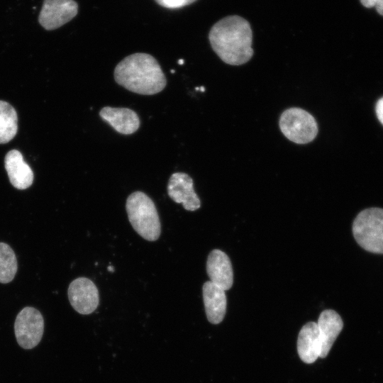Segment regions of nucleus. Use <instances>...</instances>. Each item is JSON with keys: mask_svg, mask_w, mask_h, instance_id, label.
I'll list each match as a JSON object with an SVG mask.
<instances>
[{"mask_svg": "<svg viewBox=\"0 0 383 383\" xmlns=\"http://www.w3.org/2000/svg\"><path fill=\"white\" fill-rule=\"evenodd\" d=\"M210 44L220 59L231 65L248 62L253 55L250 23L239 16H226L211 28Z\"/></svg>", "mask_w": 383, "mask_h": 383, "instance_id": "1", "label": "nucleus"}, {"mask_svg": "<svg viewBox=\"0 0 383 383\" xmlns=\"http://www.w3.org/2000/svg\"><path fill=\"white\" fill-rule=\"evenodd\" d=\"M353 233L365 250L383 254V209L372 207L361 211L353 223Z\"/></svg>", "mask_w": 383, "mask_h": 383, "instance_id": "4", "label": "nucleus"}, {"mask_svg": "<svg viewBox=\"0 0 383 383\" xmlns=\"http://www.w3.org/2000/svg\"><path fill=\"white\" fill-rule=\"evenodd\" d=\"M375 6L377 12L383 16V0H377Z\"/></svg>", "mask_w": 383, "mask_h": 383, "instance_id": "21", "label": "nucleus"}, {"mask_svg": "<svg viewBox=\"0 0 383 383\" xmlns=\"http://www.w3.org/2000/svg\"><path fill=\"white\" fill-rule=\"evenodd\" d=\"M167 194L177 204H182L184 209L194 211L200 208L201 201L194 192L192 178L184 172L173 173L167 184Z\"/></svg>", "mask_w": 383, "mask_h": 383, "instance_id": "9", "label": "nucleus"}, {"mask_svg": "<svg viewBox=\"0 0 383 383\" xmlns=\"http://www.w3.org/2000/svg\"><path fill=\"white\" fill-rule=\"evenodd\" d=\"M77 12L74 0H44L38 21L45 30H55L70 21Z\"/></svg>", "mask_w": 383, "mask_h": 383, "instance_id": "8", "label": "nucleus"}, {"mask_svg": "<svg viewBox=\"0 0 383 383\" xmlns=\"http://www.w3.org/2000/svg\"><path fill=\"white\" fill-rule=\"evenodd\" d=\"M14 331L16 340L24 349H31L40 341L44 331L43 318L36 309L25 307L17 315Z\"/></svg>", "mask_w": 383, "mask_h": 383, "instance_id": "6", "label": "nucleus"}, {"mask_svg": "<svg viewBox=\"0 0 383 383\" xmlns=\"http://www.w3.org/2000/svg\"><path fill=\"white\" fill-rule=\"evenodd\" d=\"M126 209L129 222L135 231L148 241L157 240L161 224L153 201L144 192L136 191L126 200Z\"/></svg>", "mask_w": 383, "mask_h": 383, "instance_id": "3", "label": "nucleus"}, {"mask_svg": "<svg viewBox=\"0 0 383 383\" xmlns=\"http://www.w3.org/2000/svg\"><path fill=\"white\" fill-rule=\"evenodd\" d=\"M203 300L208 321L213 324L221 323L226 311L225 290L211 281L206 282L202 287Z\"/></svg>", "mask_w": 383, "mask_h": 383, "instance_id": "14", "label": "nucleus"}, {"mask_svg": "<svg viewBox=\"0 0 383 383\" xmlns=\"http://www.w3.org/2000/svg\"><path fill=\"white\" fill-rule=\"evenodd\" d=\"M377 0H360L362 4L367 8L375 6Z\"/></svg>", "mask_w": 383, "mask_h": 383, "instance_id": "20", "label": "nucleus"}, {"mask_svg": "<svg viewBox=\"0 0 383 383\" xmlns=\"http://www.w3.org/2000/svg\"><path fill=\"white\" fill-rule=\"evenodd\" d=\"M17 268V259L13 250L6 243H0V282H11Z\"/></svg>", "mask_w": 383, "mask_h": 383, "instance_id": "17", "label": "nucleus"}, {"mask_svg": "<svg viewBox=\"0 0 383 383\" xmlns=\"http://www.w3.org/2000/svg\"><path fill=\"white\" fill-rule=\"evenodd\" d=\"M279 125L283 135L297 144H306L316 137L318 128L315 118L297 107L286 109L280 116Z\"/></svg>", "mask_w": 383, "mask_h": 383, "instance_id": "5", "label": "nucleus"}, {"mask_svg": "<svg viewBox=\"0 0 383 383\" xmlns=\"http://www.w3.org/2000/svg\"><path fill=\"white\" fill-rule=\"evenodd\" d=\"M320 339L317 323L309 322L301 329L297 340V351L301 360L307 364L314 362L320 355Z\"/></svg>", "mask_w": 383, "mask_h": 383, "instance_id": "15", "label": "nucleus"}, {"mask_svg": "<svg viewBox=\"0 0 383 383\" xmlns=\"http://www.w3.org/2000/svg\"><path fill=\"white\" fill-rule=\"evenodd\" d=\"M113 74L117 84L142 95L157 94L167 84L157 60L144 52L133 53L123 58L116 66Z\"/></svg>", "mask_w": 383, "mask_h": 383, "instance_id": "2", "label": "nucleus"}, {"mask_svg": "<svg viewBox=\"0 0 383 383\" xmlns=\"http://www.w3.org/2000/svg\"><path fill=\"white\" fill-rule=\"evenodd\" d=\"M160 6L170 9H179L185 6L189 5L196 0H155Z\"/></svg>", "mask_w": 383, "mask_h": 383, "instance_id": "18", "label": "nucleus"}, {"mask_svg": "<svg viewBox=\"0 0 383 383\" xmlns=\"http://www.w3.org/2000/svg\"><path fill=\"white\" fill-rule=\"evenodd\" d=\"M376 113L379 121L383 125V97L376 104Z\"/></svg>", "mask_w": 383, "mask_h": 383, "instance_id": "19", "label": "nucleus"}, {"mask_svg": "<svg viewBox=\"0 0 383 383\" xmlns=\"http://www.w3.org/2000/svg\"><path fill=\"white\" fill-rule=\"evenodd\" d=\"M206 272L210 281L223 290L229 289L233 282L231 260L223 251L215 249L211 251L206 261Z\"/></svg>", "mask_w": 383, "mask_h": 383, "instance_id": "10", "label": "nucleus"}, {"mask_svg": "<svg viewBox=\"0 0 383 383\" xmlns=\"http://www.w3.org/2000/svg\"><path fill=\"white\" fill-rule=\"evenodd\" d=\"M67 294L73 309L80 314H90L99 303V291L95 284L87 277L74 279L69 285Z\"/></svg>", "mask_w": 383, "mask_h": 383, "instance_id": "7", "label": "nucleus"}, {"mask_svg": "<svg viewBox=\"0 0 383 383\" xmlns=\"http://www.w3.org/2000/svg\"><path fill=\"white\" fill-rule=\"evenodd\" d=\"M18 131V116L15 109L8 102L0 100V144L7 143Z\"/></svg>", "mask_w": 383, "mask_h": 383, "instance_id": "16", "label": "nucleus"}, {"mask_svg": "<svg viewBox=\"0 0 383 383\" xmlns=\"http://www.w3.org/2000/svg\"><path fill=\"white\" fill-rule=\"evenodd\" d=\"M99 116L121 134H133L140 127V122L138 114L128 108L105 106L101 109Z\"/></svg>", "mask_w": 383, "mask_h": 383, "instance_id": "12", "label": "nucleus"}, {"mask_svg": "<svg viewBox=\"0 0 383 383\" xmlns=\"http://www.w3.org/2000/svg\"><path fill=\"white\" fill-rule=\"evenodd\" d=\"M183 63H184L183 60H180L179 61V65H182Z\"/></svg>", "mask_w": 383, "mask_h": 383, "instance_id": "22", "label": "nucleus"}, {"mask_svg": "<svg viewBox=\"0 0 383 383\" xmlns=\"http://www.w3.org/2000/svg\"><path fill=\"white\" fill-rule=\"evenodd\" d=\"M316 323L321 345L319 357L324 358L328 354L336 338L342 331L343 322L336 311L327 309L321 313Z\"/></svg>", "mask_w": 383, "mask_h": 383, "instance_id": "11", "label": "nucleus"}, {"mask_svg": "<svg viewBox=\"0 0 383 383\" xmlns=\"http://www.w3.org/2000/svg\"><path fill=\"white\" fill-rule=\"evenodd\" d=\"M4 163L9 181L15 188L22 190L30 187L34 178L33 172L20 151L11 150L8 152Z\"/></svg>", "mask_w": 383, "mask_h": 383, "instance_id": "13", "label": "nucleus"}]
</instances>
